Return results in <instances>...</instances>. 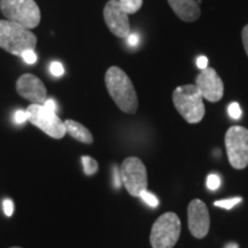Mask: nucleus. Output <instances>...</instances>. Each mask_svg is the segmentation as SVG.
I'll return each instance as SVG.
<instances>
[{"instance_id":"31","label":"nucleus","mask_w":248,"mask_h":248,"mask_svg":"<svg viewBox=\"0 0 248 248\" xmlns=\"http://www.w3.org/2000/svg\"><path fill=\"white\" fill-rule=\"evenodd\" d=\"M11 248H21V247H11Z\"/></svg>"},{"instance_id":"20","label":"nucleus","mask_w":248,"mask_h":248,"mask_svg":"<svg viewBox=\"0 0 248 248\" xmlns=\"http://www.w3.org/2000/svg\"><path fill=\"white\" fill-rule=\"evenodd\" d=\"M229 115L233 120H239L241 117V108L238 102H232L229 106Z\"/></svg>"},{"instance_id":"6","label":"nucleus","mask_w":248,"mask_h":248,"mask_svg":"<svg viewBox=\"0 0 248 248\" xmlns=\"http://www.w3.org/2000/svg\"><path fill=\"white\" fill-rule=\"evenodd\" d=\"M225 147L229 162L234 169H245L248 166V129L231 126L225 133Z\"/></svg>"},{"instance_id":"13","label":"nucleus","mask_w":248,"mask_h":248,"mask_svg":"<svg viewBox=\"0 0 248 248\" xmlns=\"http://www.w3.org/2000/svg\"><path fill=\"white\" fill-rule=\"evenodd\" d=\"M170 7L184 22H194L200 17L201 11L195 0H168Z\"/></svg>"},{"instance_id":"17","label":"nucleus","mask_w":248,"mask_h":248,"mask_svg":"<svg viewBox=\"0 0 248 248\" xmlns=\"http://www.w3.org/2000/svg\"><path fill=\"white\" fill-rule=\"evenodd\" d=\"M139 198H141L142 201H144L146 204H148L151 208H156V207L159 206V199H157L153 193H151V192H148L147 190L142 191L140 195H139Z\"/></svg>"},{"instance_id":"30","label":"nucleus","mask_w":248,"mask_h":248,"mask_svg":"<svg viewBox=\"0 0 248 248\" xmlns=\"http://www.w3.org/2000/svg\"><path fill=\"white\" fill-rule=\"evenodd\" d=\"M226 248H239V247H238L237 244H230V245H228V247Z\"/></svg>"},{"instance_id":"5","label":"nucleus","mask_w":248,"mask_h":248,"mask_svg":"<svg viewBox=\"0 0 248 248\" xmlns=\"http://www.w3.org/2000/svg\"><path fill=\"white\" fill-rule=\"evenodd\" d=\"M182 223L175 213L161 215L152 226L150 241L153 248H172L181 235Z\"/></svg>"},{"instance_id":"4","label":"nucleus","mask_w":248,"mask_h":248,"mask_svg":"<svg viewBox=\"0 0 248 248\" xmlns=\"http://www.w3.org/2000/svg\"><path fill=\"white\" fill-rule=\"evenodd\" d=\"M0 11L8 21L26 29L38 27L42 17L35 0H0Z\"/></svg>"},{"instance_id":"25","label":"nucleus","mask_w":248,"mask_h":248,"mask_svg":"<svg viewBox=\"0 0 248 248\" xmlns=\"http://www.w3.org/2000/svg\"><path fill=\"white\" fill-rule=\"evenodd\" d=\"M241 38H243V44H244V48L246 51V54L248 57V24L244 27L243 32H241Z\"/></svg>"},{"instance_id":"14","label":"nucleus","mask_w":248,"mask_h":248,"mask_svg":"<svg viewBox=\"0 0 248 248\" xmlns=\"http://www.w3.org/2000/svg\"><path fill=\"white\" fill-rule=\"evenodd\" d=\"M64 126H66L67 133H69L71 137L76 140L84 142V144H92L93 142L92 133L83 124L74 120H67L64 121Z\"/></svg>"},{"instance_id":"27","label":"nucleus","mask_w":248,"mask_h":248,"mask_svg":"<svg viewBox=\"0 0 248 248\" xmlns=\"http://www.w3.org/2000/svg\"><path fill=\"white\" fill-rule=\"evenodd\" d=\"M197 66L199 67L201 70L206 69V68L208 67V59H207V57H204V55H200V57L197 59Z\"/></svg>"},{"instance_id":"29","label":"nucleus","mask_w":248,"mask_h":248,"mask_svg":"<svg viewBox=\"0 0 248 248\" xmlns=\"http://www.w3.org/2000/svg\"><path fill=\"white\" fill-rule=\"evenodd\" d=\"M139 42V38H138V35H136V33H132V35H129L128 37V43L131 46H136L138 44Z\"/></svg>"},{"instance_id":"3","label":"nucleus","mask_w":248,"mask_h":248,"mask_svg":"<svg viewBox=\"0 0 248 248\" xmlns=\"http://www.w3.org/2000/svg\"><path fill=\"white\" fill-rule=\"evenodd\" d=\"M37 37L29 29L8 20H0V47L13 55L35 49Z\"/></svg>"},{"instance_id":"16","label":"nucleus","mask_w":248,"mask_h":248,"mask_svg":"<svg viewBox=\"0 0 248 248\" xmlns=\"http://www.w3.org/2000/svg\"><path fill=\"white\" fill-rule=\"evenodd\" d=\"M82 163L85 175L91 176L98 171V162L93 157L84 155V156H82Z\"/></svg>"},{"instance_id":"1","label":"nucleus","mask_w":248,"mask_h":248,"mask_svg":"<svg viewBox=\"0 0 248 248\" xmlns=\"http://www.w3.org/2000/svg\"><path fill=\"white\" fill-rule=\"evenodd\" d=\"M107 91L116 106L126 114H135L138 109V97L131 79L121 68L113 66L105 75Z\"/></svg>"},{"instance_id":"2","label":"nucleus","mask_w":248,"mask_h":248,"mask_svg":"<svg viewBox=\"0 0 248 248\" xmlns=\"http://www.w3.org/2000/svg\"><path fill=\"white\" fill-rule=\"evenodd\" d=\"M172 102L186 122L195 124L202 121L206 113L203 97L195 84L178 86L172 93Z\"/></svg>"},{"instance_id":"11","label":"nucleus","mask_w":248,"mask_h":248,"mask_svg":"<svg viewBox=\"0 0 248 248\" xmlns=\"http://www.w3.org/2000/svg\"><path fill=\"white\" fill-rule=\"evenodd\" d=\"M195 85L199 89L203 99L210 102H217L224 94V85L221 77L214 68L207 67L195 78Z\"/></svg>"},{"instance_id":"26","label":"nucleus","mask_w":248,"mask_h":248,"mask_svg":"<svg viewBox=\"0 0 248 248\" xmlns=\"http://www.w3.org/2000/svg\"><path fill=\"white\" fill-rule=\"evenodd\" d=\"M113 171H114V186H115L116 188H120L121 185H122V178H121L120 169L115 167V168L113 169Z\"/></svg>"},{"instance_id":"12","label":"nucleus","mask_w":248,"mask_h":248,"mask_svg":"<svg viewBox=\"0 0 248 248\" xmlns=\"http://www.w3.org/2000/svg\"><path fill=\"white\" fill-rule=\"evenodd\" d=\"M16 91L21 97L32 104L44 105L47 100V90L44 83L32 74H23L16 82Z\"/></svg>"},{"instance_id":"15","label":"nucleus","mask_w":248,"mask_h":248,"mask_svg":"<svg viewBox=\"0 0 248 248\" xmlns=\"http://www.w3.org/2000/svg\"><path fill=\"white\" fill-rule=\"evenodd\" d=\"M119 1L123 11L129 15L137 13L142 6V0H119Z\"/></svg>"},{"instance_id":"7","label":"nucleus","mask_w":248,"mask_h":248,"mask_svg":"<svg viewBox=\"0 0 248 248\" xmlns=\"http://www.w3.org/2000/svg\"><path fill=\"white\" fill-rule=\"evenodd\" d=\"M122 184L132 197H139L142 191L147 190V170L140 159L129 156L123 161L120 168Z\"/></svg>"},{"instance_id":"28","label":"nucleus","mask_w":248,"mask_h":248,"mask_svg":"<svg viewBox=\"0 0 248 248\" xmlns=\"http://www.w3.org/2000/svg\"><path fill=\"white\" fill-rule=\"evenodd\" d=\"M44 106L47 108V109L54 111V113H57L58 105H57V102H55L54 99H47V100L44 102Z\"/></svg>"},{"instance_id":"22","label":"nucleus","mask_w":248,"mask_h":248,"mask_svg":"<svg viewBox=\"0 0 248 248\" xmlns=\"http://www.w3.org/2000/svg\"><path fill=\"white\" fill-rule=\"evenodd\" d=\"M21 57H22L23 60L29 64L35 63V62L37 61V55L35 53V49H28V51L23 52Z\"/></svg>"},{"instance_id":"23","label":"nucleus","mask_w":248,"mask_h":248,"mask_svg":"<svg viewBox=\"0 0 248 248\" xmlns=\"http://www.w3.org/2000/svg\"><path fill=\"white\" fill-rule=\"evenodd\" d=\"M49 70H51L52 75L54 76H62L64 73V68L60 62H52L51 67H49Z\"/></svg>"},{"instance_id":"10","label":"nucleus","mask_w":248,"mask_h":248,"mask_svg":"<svg viewBox=\"0 0 248 248\" xmlns=\"http://www.w3.org/2000/svg\"><path fill=\"white\" fill-rule=\"evenodd\" d=\"M188 229L192 235L202 239L208 234L210 228V217L206 203L199 199L192 200L187 209Z\"/></svg>"},{"instance_id":"18","label":"nucleus","mask_w":248,"mask_h":248,"mask_svg":"<svg viewBox=\"0 0 248 248\" xmlns=\"http://www.w3.org/2000/svg\"><path fill=\"white\" fill-rule=\"evenodd\" d=\"M241 202V198H231V199H224V200H219V201H215L214 204L216 207H221V208H224L226 210H230L233 208L234 206H237L238 203Z\"/></svg>"},{"instance_id":"24","label":"nucleus","mask_w":248,"mask_h":248,"mask_svg":"<svg viewBox=\"0 0 248 248\" xmlns=\"http://www.w3.org/2000/svg\"><path fill=\"white\" fill-rule=\"evenodd\" d=\"M2 207H4V212L6 214V216H12L13 215V212H14V203L13 201L11 199H6L4 201V203H2Z\"/></svg>"},{"instance_id":"21","label":"nucleus","mask_w":248,"mask_h":248,"mask_svg":"<svg viewBox=\"0 0 248 248\" xmlns=\"http://www.w3.org/2000/svg\"><path fill=\"white\" fill-rule=\"evenodd\" d=\"M14 121L17 124H23L27 121H29V113L27 110H17L14 114Z\"/></svg>"},{"instance_id":"9","label":"nucleus","mask_w":248,"mask_h":248,"mask_svg":"<svg viewBox=\"0 0 248 248\" xmlns=\"http://www.w3.org/2000/svg\"><path fill=\"white\" fill-rule=\"evenodd\" d=\"M104 18L113 35L125 38L130 35L129 14L123 11L119 0H109L104 8Z\"/></svg>"},{"instance_id":"19","label":"nucleus","mask_w":248,"mask_h":248,"mask_svg":"<svg viewBox=\"0 0 248 248\" xmlns=\"http://www.w3.org/2000/svg\"><path fill=\"white\" fill-rule=\"evenodd\" d=\"M219 186H221V178H219V176L216 175V173H210L208 177H207V187L210 191H216L218 190Z\"/></svg>"},{"instance_id":"8","label":"nucleus","mask_w":248,"mask_h":248,"mask_svg":"<svg viewBox=\"0 0 248 248\" xmlns=\"http://www.w3.org/2000/svg\"><path fill=\"white\" fill-rule=\"evenodd\" d=\"M27 111L29 113V122L51 138L61 139L66 136L64 122L59 119L57 113L47 109L44 105L31 104L27 108Z\"/></svg>"}]
</instances>
